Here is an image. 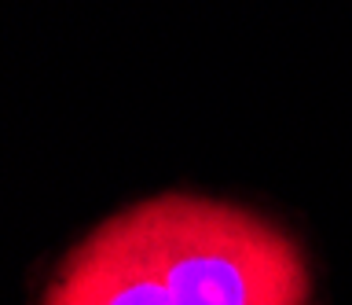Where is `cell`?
Here are the masks:
<instances>
[{"label": "cell", "instance_id": "obj_1", "mask_svg": "<svg viewBox=\"0 0 352 305\" xmlns=\"http://www.w3.org/2000/svg\"><path fill=\"white\" fill-rule=\"evenodd\" d=\"M44 305H308V269L261 217L162 195L77 243Z\"/></svg>", "mask_w": 352, "mask_h": 305}]
</instances>
